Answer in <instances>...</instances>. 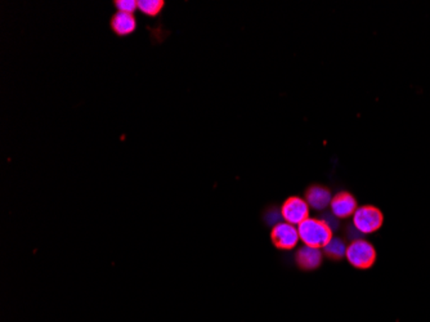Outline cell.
<instances>
[{
	"instance_id": "cell-1",
	"label": "cell",
	"mask_w": 430,
	"mask_h": 322,
	"mask_svg": "<svg viewBox=\"0 0 430 322\" xmlns=\"http://www.w3.org/2000/svg\"><path fill=\"white\" fill-rule=\"evenodd\" d=\"M298 232L300 241H303L304 245L317 249H324L334 237L332 227L324 221L316 218H308L307 221L300 223L298 226Z\"/></svg>"
},
{
	"instance_id": "cell-2",
	"label": "cell",
	"mask_w": 430,
	"mask_h": 322,
	"mask_svg": "<svg viewBox=\"0 0 430 322\" xmlns=\"http://www.w3.org/2000/svg\"><path fill=\"white\" fill-rule=\"evenodd\" d=\"M346 258L354 268L368 270L376 262V249L373 243L357 238L346 246Z\"/></svg>"
},
{
	"instance_id": "cell-3",
	"label": "cell",
	"mask_w": 430,
	"mask_h": 322,
	"mask_svg": "<svg viewBox=\"0 0 430 322\" xmlns=\"http://www.w3.org/2000/svg\"><path fill=\"white\" fill-rule=\"evenodd\" d=\"M384 223V215L381 210L373 205H363L353 214V226L361 234H374L381 229Z\"/></svg>"
},
{
	"instance_id": "cell-4",
	"label": "cell",
	"mask_w": 430,
	"mask_h": 322,
	"mask_svg": "<svg viewBox=\"0 0 430 322\" xmlns=\"http://www.w3.org/2000/svg\"><path fill=\"white\" fill-rule=\"evenodd\" d=\"M281 215L286 222L299 226L310 218V205L302 197H289L283 202Z\"/></svg>"
},
{
	"instance_id": "cell-5",
	"label": "cell",
	"mask_w": 430,
	"mask_h": 322,
	"mask_svg": "<svg viewBox=\"0 0 430 322\" xmlns=\"http://www.w3.org/2000/svg\"><path fill=\"white\" fill-rule=\"evenodd\" d=\"M271 237L276 246L283 251L294 249L300 240L298 229L288 222L277 223L272 229Z\"/></svg>"
},
{
	"instance_id": "cell-6",
	"label": "cell",
	"mask_w": 430,
	"mask_h": 322,
	"mask_svg": "<svg viewBox=\"0 0 430 322\" xmlns=\"http://www.w3.org/2000/svg\"><path fill=\"white\" fill-rule=\"evenodd\" d=\"M330 208H332V213L334 217H336L339 219H346L348 217H352L356 213L357 200H356V197L353 196L352 193L343 191V192L336 193L332 197Z\"/></svg>"
},
{
	"instance_id": "cell-7",
	"label": "cell",
	"mask_w": 430,
	"mask_h": 322,
	"mask_svg": "<svg viewBox=\"0 0 430 322\" xmlns=\"http://www.w3.org/2000/svg\"><path fill=\"white\" fill-rule=\"evenodd\" d=\"M322 258L324 253L321 249L304 245L296 254V263L304 271H315L322 265Z\"/></svg>"
},
{
	"instance_id": "cell-8",
	"label": "cell",
	"mask_w": 430,
	"mask_h": 322,
	"mask_svg": "<svg viewBox=\"0 0 430 322\" xmlns=\"http://www.w3.org/2000/svg\"><path fill=\"white\" fill-rule=\"evenodd\" d=\"M332 196L329 188L324 186H310L305 192V201L308 202L310 208L316 210H324L332 204Z\"/></svg>"
},
{
	"instance_id": "cell-9",
	"label": "cell",
	"mask_w": 430,
	"mask_h": 322,
	"mask_svg": "<svg viewBox=\"0 0 430 322\" xmlns=\"http://www.w3.org/2000/svg\"><path fill=\"white\" fill-rule=\"evenodd\" d=\"M111 25H113V31L119 35L132 34L135 30V16L118 12L116 15L113 16Z\"/></svg>"
},
{
	"instance_id": "cell-10",
	"label": "cell",
	"mask_w": 430,
	"mask_h": 322,
	"mask_svg": "<svg viewBox=\"0 0 430 322\" xmlns=\"http://www.w3.org/2000/svg\"><path fill=\"white\" fill-rule=\"evenodd\" d=\"M324 253L332 260H340L346 257V243L339 237H332L330 243L324 246Z\"/></svg>"
},
{
	"instance_id": "cell-11",
	"label": "cell",
	"mask_w": 430,
	"mask_h": 322,
	"mask_svg": "<svg viewBox=\"0 0 430 322\" xmlns=\"http://www.w3.org/2000/svg\"><path fill=\"white\" fill-rule=\"evenodd\" d=\"M162 6H164V3L162 0H140L138 1L140 11L147 16L157 15L162 11Z\"/></svg>"
},
{
	"instance_id": "cell-12",
	"label": "cell",
	"mask_w": 430,
	"mask_h": 322,
	"mask_svg": "<svg viewBox=\"0 0 430 322\" xmlns=\"http://www.w3.org/2000/svg\"><path fill=\"white\" fill-rule=\"evenodd\" d=\"M115 6L119 9V12L133 15L135 9L138 8V1H135V0H118V1H115Z\"/></svg>"
}]
</instances>
